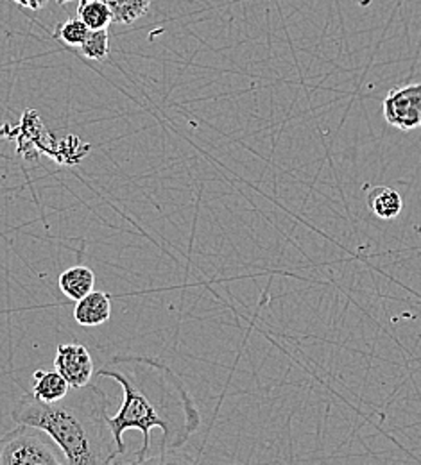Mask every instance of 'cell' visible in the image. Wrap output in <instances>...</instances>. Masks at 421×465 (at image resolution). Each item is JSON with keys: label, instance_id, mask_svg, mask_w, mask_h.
<instances>
[{"label": "cell", "instance_id": "1", "mask_svg": "<svg viewBox=\"0 0 421 465\" xmlns=\"http://www.w3.org/2000/svg\"><path fill=\"white\" fill-rule=\"evenodd\" d=\"M97 378L115 380L122 387L124 401L108 426L115 440L114 460L125 453L124 433L138 430L144 444L136 453V464L147 460L151 430H162V453L180 448L199 428L201 415L194 400L173 369L151 356L115 354L97 371Z\"/></svg>", "mask_w": 421, "mask_h": 465}, {"label": "cell", "instance_id": "2", "mask_svg": "<svg viewBox=\"0 0 421 465\" xmlns=\"http://www.w3.org/2000/svg\"><path fill=\"white\" fill-rule=\"evenodd\" d=\"M16 424L44 430L61 448L68 465L112 464L115 440L108 426V398L97 385L70 387L65 398L44 403L24 394L11 410Z\"/></svg>", "mask_w": 421, "mask_h": 465}, {"label": "cell", "instance_id": "3", "mask_svg": "<svg viewBox=\"0 0 421 465\" xmlns=\"http://www.w3.org/2000/svg\"><path fill=\"white\" fill-rule=\"evenodd\" d=\"M0 465H68L60 446L36 426L16 424L0 437Z\"/></svg>", "mask_w": 421, "mask_h": 465}, {"label": "cell", "instance_id": "4", "mask_svg": "<svg viewBox=\"0 0 421 465\" xmlns=\"http://www.w3.org/2000/svg\"><path fill=\"white\" fill-rule=\"evenodd\" d=\"M382 112L386 122L400 131L421 127V83H407L389 90Z\"/></svg>", "mask_w": 421, "mask_h": 465}, {"label": "cell", "instance_id": "5", "mask_svg": "<svg viewBox=\"0 0 421 465\" xmlns=\"http://www.w3.org/2000/svg\"><path fill=\"white\" fill-rule=\"evenodd\" d=\"M55 367L70 387L88 385L94 378V360L90 351L79 344H61L56 349Z\"/></svg>", "mask_w": 421, "mask_h": 465}, {"label": "cell", "instance_id": "6", "mask_svg": "<svg viewBox=\"0 0 421 465\" xmlns=\"http://www.w3.org/2000/svg\"><path fill=\"white\" fill-rule=\"evenodd\" d=\"M112 317V299L105 292L92 291L75 301L74 308V319L79 326L85 328H95Z\"/></svg>", "mask_w": 421, "mask_h": 465}, {"label": "cell", "instance_id": "7", "mask_svg": "<svg viewBox=\"0 0 421 465\" xmlns=\"http://www.w3.org/2000/svg\"><path fill=\"white\" fill-rule=\"evenodd\" d=\"M367 208L380 221H395L404 210V199L389 186H376L367 195Z\"/></svg>", "mask_w": 421, "mask_h": 465}, {"label": "cell", "instance_id": "8", "mask_svg": "<svg viewBox=\"0 0 421 465\" xmlns=\"http://www.w3.org/2000/svg\"><path fill=\"white\" fill-rule=\"evenodd\" d=\"M60 291L72 301H79L95 287V274L86 265H74L58 278Z\"/></svg>", "mask_w": 421, "mask_h": 465}, {"label": "cell", "instance_id": "9", "mask_svg": "<svg viewBox=\"0 0 421 465\" xmlns=\"http://www.w3.org/2000/svg\"><path fill=\"white\" fill-rule=\"evenodd\" d=\"M70 391L68 381L61 376L58 371H36L33 396L44 403H55L66 396Z\"/></svg>", "mask_w": 421, "mask_h": 465}, {"label": "cell", "instance_id": "10", "mask_svg": "<svg viewBox=\"0 0 421 465\" xmlns=\"http://www.w3.org/2000/svg\"><path fill=\"white\" fill-rule=\"evenodd\" d=\"M103 2L110 7L115 24L129 25L149 11L153 0H103Z\"/></svg>", "mask_w": 421, "mask_h": 465}, {"label": "cell", "instance_id": "11", "mask_svg": "<svg viewBox=\"0 0 421 465\" xmlns=\"http://www.w3.org/2000/svg\"><path fill=\"white\" fill-rule=\"evenodd\" d=\"M77 15L88 29H108V25L114 24V15L103 0L79 2Z\"/></svg>", "mask_w": 421, "mask_h": 465}, {"label": "cell", "instance_id": "12", "mask_svg": "<svg viewBox=\"0 0 421 465\" xmlns=\"http://www.w3.org/2000/svg\"><path fill=\"white\" fill-rule=\"evenodd\" d=\"M81 54L92 61H105L110 54V35L108 29H90L86 40L79 47Z\"/></svg>", "mask_w": 421, "mask_h": 465}, {"label": "cell", "instance_id": "13", "mask_svg": "<svg viewBox=\"0 0 421 465\" xmlns=\"http://www.w3.org/2000/svg\"><path fill=\"white\" fill-rule=\"evenodd\" d=\"M90 29L86 27V24L81 18H74V20H66L65 24H61L60 27H56L55 38L61 40L68 47H81Z\"/></svg>", "mask_w": 421, "mask_h": 465}, {"label": "cell", "instance_id": "14", "mask_svg": "<svg viewBox=\"0 0 421 465\" xmlns=\"http://www.w3.org/2000/svg\"><path fill=\"white\" fill-rule=\"evenodd\" d=\"M13 2H16V4L22 5V7H29V9H33V11H40L42 7L47 5L49 0H13Z\"/></svg>", "mask_w": 421, "mask_h": 465}, {"label": "cell", "instance_id": "15", "mask_svg": "<svg viewBox=\"0 0 421 465\" xmlns=\"http://www.w3.org/2000/svg\"><path fill=\"white\" fill-rule=\"evenodd\" d=\"M58 2V5H65L66 2H72V0H56Z\"/></svg>", "mask_w": 421, "mask_h": 465}, {"label": "cell", "instance_id": "16", "mask_svg": "<svg viewBox=\"0 0 421 465\" xmlns=\"http://www.w3.org/2000/svg\"><path fill=\"white\" fill-rule=\"evenodd\" d=\"M79 2H85V0H79Z\"/></svg>", "mask_w": 421, "mask_h": 465}]
</instances>
